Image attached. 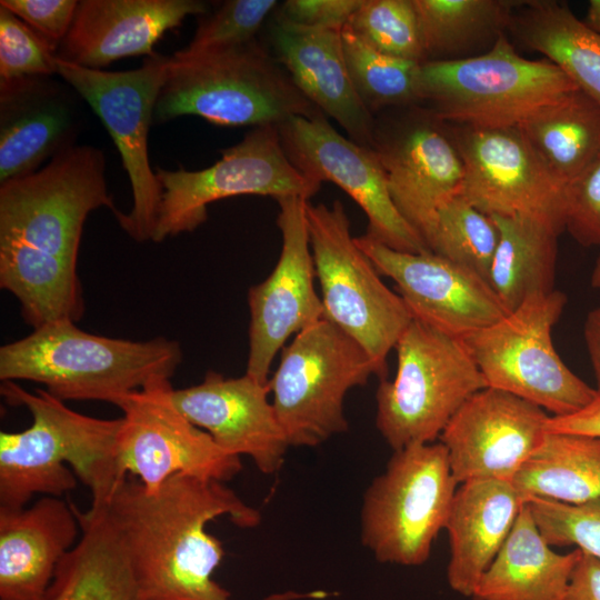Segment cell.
<instances>
[{
    "instance_id": "cell-37",
    "label": "cell",
    "mask_w": 600,
    "mask_h": 600,
    "mask_svg": "<svg viewBox=\"0 0 600 600\" xmlns=\"http://www.w3.org/2000/svg\"><path fill=\"white\" fill-rule=\"evenodd\" d=\"M276 0H228L214 12L203 14L187 47L176 51V59H191L248 44L263 26Z\"/></svg>"
},
{
    "instance_id": "cell-24",
    "label": "cell",
    "mask_w": 600,
    "mask_h": 600,
    "mask_svg": "<svg viewBox=\"0 0 600 600\" xmlns=\"http://www.w3.org/2000/svg\"><path fill=\"white\" fill-rule=\"evenodd\" d=\"M271 41L274 59L299 91L323 114L334 119L349 139L372 149L376 117L353 87L341 31L299 26L277 14Z\"/></svg>"
},
{
    "instance_id": "cell-5",
    "label": "cell",
    "mask_w": 600,
    "mask_h": 600,
    "mask_svg": "<svg viewBox=\"0 0 600 600\" xmlns=\"http://www.w3.org/2000/svg\"><path fill=\"white\" fill-rule=\"evenodd\" d=\"M319 112L256 39L191 59L171 56L153 123L190 114L217 126L254 128Z\"/></svg>"
},
{
    "instance_id": "cell-4",
    "label": "cell",
    "mask_w": 600,
    "mask_h": 600,
    "mask_svg": "<svg viewBox=\"0 0 600 600\" xmlns=\"http://www.w3.org/2000/svg\"><path fill=\"white\" fill-rule=\"evenodd\" d=\"M177 341L110 338L60 320L0 348V380L33 381L62 401L121 397L158 379H171L182 362Z\"/></svg>"
},
{
    "instance_id": "cell-23",
    "label": "cell",
    "mask_w": 600,
    "mask_h": 600,
    "mask_svg": "<svg viewBox=\"0 0 600 600\" xmlns=\"http://www.w3.org/2000/svg\"><path fill=\"white\" fill-rule=\"evenodd\" d=\"M207 12L199 0H81L57 57L94 70L123 58L151 57L163 33L188 16Z\"/></svg>"
},
{
    "instance_id": "cell-40",
    "label": "cell",
    "mask_w": 600,
    "mask_h": 600,
    "mask_svg": "<svg viewBox=\"0 0 600 600\" xmlns=\"http://www.w3.org/2000/svg\"><path fill=\"white\" fill-rule=\"evenodd\" d=\"M563 220L579 243L600 247V154L566 184Z\"/></svg>"
},
{
    "instance_id": "cell-8",
    "label": "cell",
    "mask_w": 600,
    "mask_h": 600,
    "mask_svg": "<svg viewBox=\"0 0 600 600\" xmlns=\"http://www.w3.org/2000/svg\"><path fill=\"white\" fill-rule=\"evenodd\" d=\"M307 222L324 318L357 341L377 377L387 379L388 356L412 314L357 244L341 201L330 206L308 201Z\"/></svg>"
},
{
    "instance_id": "cell-44",
    "label": "cell",
    "mask_w": 600,
    "mask_h": 600,
    "mask_svg": "<svg viewBox=\"0 0 600 600\" xmlns=\"http://www.w3.org/2000/svg\"><path fill=\"white\" fill-rule=\"evenodd\" d=\"M547 429L548 432L600 437V400L576 413L550 417Z\"/></svg>"
},
{
    "instance_id": "cell-46",
    "label": "cell",
    "mask_w": 600,
    "mask_h": 600,
    "mask_svg": "<svg viewBox=\"0 0 600 600\" xmlns=\"http://www.w3.org/2000/svg\"><path fill=\"white\" fill-rule=\"evenodd\" d=\"M582 21L589 29L600 34V0L589 1L587 14Z\"/></svg>"
},
{
    "instance_id": "cell-47",
    "label": "cell",
    "mask_w": 600,
    "mask_h": 600,
    "mask_svg": "<svg viewBox=\"0 0 600 600\" xmlns=\"http://www.w3.org/2000/svg\"><path fill=\"white\" fill-rule=\"evenodd\" d=\"M592 287L600 289V254L597 259L592 276H591Z\"/></svg>"
},
{
    "instance_id": "cell-3",
    "label": "cell",
    "mask_w": 600,
    "mask_h": 600,
    "mask_svg": "<svg viewBox=\"0 0 600 600\" xmlns=\"http://www.w3.org/2000/svg\"><path fill=\"white\" fill-rule=\"evenodd\" d=\"M0 392L32 418L22 431L0 432V508L27 507L37 494L61 498L78 479L92 503H106L127 478L117 459L121 418L82 414L46 389L30 392L14 381H2Z\"/></svg>"
},
{
    "instance_id": "cell-14",
    "label": "cell",
    "mask_w": 600,
    "mask_h": 600,
    "mask_svg": "<svg viewBox=\"0 0 600 600\" xmlns=\"http://www.w3.org/2000/svg\"><path fill=\"white\" fill-rule=\"evenodd\" d=\"M169 379H158L121 397L117 459L123 476L150 492L184 474L226 483L242 469L240 457L221 449L211 436L178 409Z\"/></svg>"
},
{
    "instance_id": "cell-20",
    "label": "cell",
    "mask_w": 600,
    "mask_h": 600,
    "mask_svg": "<svg viewBox=\"0 0 600 600\" xmlns=\"http://www.w3.org/2000/svg\"><path fill=\"white\" fill-rule=\"evenodd\" d=\"M356 242L393 280L416 320L462 339L508 314L489 282L466 267L431 251H397L366 234Z\"/></svg>"
},
{
    "instance_id": "cell-12",
    "label": "cell",
    "mask_w": 600,
    "mask_h": 600,
    "mask_svg": "<svg viewBox=\"0 0 600 600\" xmlns=\"http://www.w3.org/2000/svg\"><path fill=\"white\" fill-rule=\"evenodd\" d=\"M170 57H146L139 68L106 71L79 67L57 57L58 76L101 119L113 140L131 184L133 206L116 219L136 241L152 240L161 202V186L152 170L148 137Z\"/></svg>"
},
{
    "instance_id": "cell-15",
    "label": "cell",
    "mask_w": 600,
    "mask_h": 600,
    "mask_svg": "<svg viewBox=\"0 0 600 600\" xmlns=\"http://www.w3.org/2000/svg\"><path fill=\"white\" fill-rule=\"evenodd\" d=\"M277 127L282 149L298 170L320 184H337L363 210L367 237L401 252L430 251L397 209L373 149L340 134L322 112L296 116Z\"/></svg>"
},
{
    "instance_id": "cell-38",
    "label": "cell",
    "mask_w": 600,
    "mask_h": 600,
    "mask_svg": "<svg viewBox=\"0 0 600 600\" xmlns=\"http://www.w3.org/2000/svg\"><path fill=\"white\" fill-rule=\"evenodd\" d=\"M527 504L550 546H576L600 559V498L577 504L530 498Z\"/></svg>"
},
{
    "instance_id": "cell-2",
    "label": "cell",
    "mask_w": 600,
    "mask_h": 600,
    "mask_svg": "<svg viewBox=\"0 0 600 600\" xmlns=\"http://www.w3.org/2000/svg\"><path fill=\"white\" fill-rule=\"evenodd\" d=\"M106 159L93 146H72L38 171L0 184V273L48 294L81 288L78 253L87 217L101 207L114 217Z\"/></svg>"
},
{
    "instance_id": "cell-25",
    "label": "cell",
    "mask_w": 600,
    "mask_h": 600,
    "mask_svg": "<svg viewBox=\"0 0 600 600\" xmlns=\"http://www.w3.org/2000/svg\"><path fill=\"white\" fill-rule=\"evenodd\" d=\"M81 534L73 503L40 497L0 508V600H46L57 569Z\"/></svg>"
},
{
    "instance_id": "cell-19",
    "label": "cell",
    "mask_w": 600,
    "mask_h": 600,
    "mask_svg": "<svg viewBox=\"0 0 600 600\" xmlns=\"http://www.w3.org/2000/svg\"><path fill=\"white\" fill-rule=\"evenodd\" d=\"M550 417L499 389L487 387L472 394L439 437L457 482L512 481L542 444Z\"/></svg>"
},
{
    "instance_id": "cell-34",
    "label": "cell",
    "mask_w": 600,
    "mask_h": 600,
    "mask_svg": "<svg viewBox=\"0 0 600 600\" xmlns=\"http://www.w3.org/2000/svg\"><path fill=\"white\" fill-rule=\"evenodd\" d=\"M341 40L353 87L374 117L386 109L421 103L420 62L373 49L348 26L341 30Z\"/></svg>"
},
{
    "instance_id": "cell-35",
    "label": "cell",
    "mask_w": 600,
    "mask_h": 600,
    "mask_svg": "<svg viewBox=\"0 0 600 600\" xmlns=\"http://www.w3.org/2000/svg\"><path fill=\"white\" fill-rule=\"evenodd\" d=\"M498 242L493 219L458 194L439 209L429 249L488 281Z\"/></svg>"
},
{
    "instance_id": "cell-13",
    "label": "cell",
    "mask_w": 600,
    "mask_h": 600,
    "mask_svg": "<svg viewBox=\"0 0 600 600\" xmlns=\"http://www.w3.org/2000/svg\"><path fill=\"white\" fill-rule=\"evenodd\" d=\"M220 152V160L202 170L157 168L162 192L152 241L196 230L207 220L208 206L226 198L254 194L309 200L320 190V183L288 159L277 126L254 127Z\"/></svg>"
},
{
    "instance_id": "cell-9",
    "label": "cell",
    "mask_w": 600,
    "mask_h": 600,
    "mask_svg": "<svg viewBox=\"0 0 600 600\" xmlns=\"http://www.w3.org/2000/svg\"><path fill=\"white\" fill-rule=\"evenodd\" d=\"M458 487L440 441L393 451L363 493L362 546L381 563L423 564L446 528Z\"/></svg>"
},
{
    "instance_id": "cell-26",
    "label": "cell",
    "mask_w": 600,
    "mask_h": 600,
    "mask_svg": "<svg viewBox=\"0 0 600 600\" xmlns=\"http://www.w3.org/2000/svg\"><path fill=\"white\" fill-rule=\"evenodd\" d=\"M526 501L512 481L459 484L444 528L450 544L447 580L453 591L471 598Z\"/></svg>"
},
{
    "instance_id": "cell-43",
    "label": "cell",
    "mask_w": 600,
    "mask_h": 600,
    "mask_svg": "<svg viewBox=\"0 0 600 600\" xmlns=\"http://www.w3.org/2000/svg\"><path fill=\"white\" fill-rule=\"evenodd\" d=\"M562 600H600V559L581 551Z\"/></svg>"
},
{
    "instance_id": "cell-30",
    "label": "cell",
    "mask_w": 600,
    "mask_h": 600,
    "mask_svg": "<svg viewBox=\"0 0 600 600\" xmlns=\"http://www.w3.org/2000/svg\"><path fill=\"white\" fill-rule=\"evenodd\" d=\"M517 38L557 66L600 104V34L566 6L552 0L524 1L510 24Z\"/></svg>"
},
{
    "instance_id": "cell-39",
    "label": "cell",
    "mask_w": 600,
    "mask_h": 600,
    "mask_svg": "<svg viewBox=\"0 0 600 600\" xmlns=\"http://www.w3.org/2000/svg\"><path fill=\"white\" fill-rule=\"evenodd\" d=\"M57 73V52L51 46L0 6V81Z\"/></svg>"
},
{
    "instance_id": "cell-1",
    "label": "cell",
    "mask_w": 600,
    "mask_h": 600,
    "mask_svg": "<svg viewBox=\"0 0 600 600\" xmlns=\"http://www.w3.org/2000/svg\"><path fill=\"white\" fill-rule=\"evenodd\" d=\"M104 504L129 554L141 600H232L213 579L224 550L207 526L228 517L237 527L254 528L261 514L226 483L176 474L150 492L127 477ZM326 597L321 590H287L262 600Z\"/></svg>"
},
{
    "instance_id": "cell-45",
    "label": "cell",
    "mask_w": 600,
    "mask_h": 600,
    "mask_svg": "<svg viewBox=\"0 0 600 600\" xmlns=\"http://www.w3.org/2000/svg\"><path fill=\"white\" fill-rule=\"evenodd\" d=\"M584 340L596 377V391L600 400V307L591 310L584 322Z\"/></svg>"
},
{
    "instance_id": "cell-17",
    "label": "cell",
    "mask_w": 600,
    "mask_h": 600,
    "mask_svg": "<svg viewBox=\"0 0 600 600\" xmlns=\"http://www.w3.org/2000/svg\"><path fill=\"white\" fill-rule=\"evenodd\" d=\"M418 106L399 119L376 118L372 149L397 209L429 247L438 211L460 194L464 169L442 121Z\"/></svg>"
},
{
    "instance_id": "cell-41",
    "label": "cell",
    "mask_w": 600,
    "mask_h": 600,
    "mask_svg": "<svg viewBox=\"0 0 600 600\" xmlns=\"http://www.w3.org/2000/svg\"><path fill=\"white\" fill-rule=\"evenodd\" d=\"M77 0H1L57 52L66 38L78 7Z\"/></svg>"
},
{
    "instance_id": "cell-18",
    "label": "cell",
    "mask_w": 600,
    "mask_h": 600,
    "mask_svg": "<svg viewBox=\"0 0 600 600\" xmlns=\"http://www.w3.org/2000/svg\"><path fill=\"white\" fill-rule=\"evenodd\" d=\"M290 197L277 200L281 251L271 273L248 292L249 354L246 373L268 382L277 353L291 336L324 317L314 287L316 270L310 246L307 202Z\"/></svg>"
},
{
    "instance_id": "cell-27",
    "label": "cell",
    "mask_w": 600,
    "mask_h": 600,
    "mask_svg": "<svg viewBox=\"0 0 600 600\" xmlns=\"http://www.w3.org/2000/svg\"><path fill=\"white\" fill-rule=\"evenodd\" d=\"M81 534L59 564L46 600H141L132 564L106 504L80 510Z\"/></svg>"
},
{
    "instance_id": "cell-16",
    "label": "cell",
    "mask_w": 600,
    "mask_h": 600,
    "mask_svg": "<svg viewBox=\"0 0 600 600\" xmlns=\"http://www.w3.org/2000/svg\"><path fill=\"white\" fill-rule=\"evenodd\" d=\"M458 129L452 140L464 169L463 198L490 217L530 214L564 229V186L518 127Z\"/></svg>"
},
{
    "instance_id": "cell-6",
    "label": "cell",
    "mask_w": 600,
    "mask_h": 600,
    "mask_svg": "<svg viewBox=\"0 0 600 600\" xmlns=\"http://www.w3.org/2000/svg\"><path fill=\"white\" fill-rule=\"evenodd\" d=\"M547 59L520 56L502 33L484 53L421 63L420 98L442 122L518 127L538 109L577 90Z\"/></svg>"
},
{
    "instance_id": "cell-29",
    "label": "cell",
    "mask_w": 600,
    "mask_h": 600,
    "mask_svg": "<svg viewBox=\"0 0 600 600\" xmlns=\"http://www.w3.org/2000/svg\"><path fill=\"white\" fill-rule=\"evenodd\" d=\"M499 229L488 282L509 312L553 290L557 238L552 222L530 214L491 216Z\"/></svg>"
},
{
    "instance_id": "cell-31",
    "label": "cell",
    "mask_w": 600,
    "mask_h": 600,
    "mask_svg": "<svg viewBox=\"0 0 600 600\" xmlns=\"http://www.w3.org/2000/svg\"><path fill=\"white\" fill-rule=\"evenodd\" d=\"M518 128L564 187L600 154V104L579 89L538 109Z\"/></svg>"
},
{
    "instance_id": "cell-11",
    "label": "cell",
    "mask_w": 600,
    "mask_h": 600,
    "mask_svg": "<svg viewBox=\"0 0 600 600\" xmlns=\"http://www.w3.org/2000/svg\"><path fill=\"white\" fill-rule=\"evenodd\" d=\"M371 376L376 368L363 348L324 317L297 333L269 379L290 447L312 448L344 433L347 393Z\"/></svg>"
},
{
    "instance_id": "cell-32",
    "label": "cell",
    "mask_w": 600,
    "mask_h": 600,
    "mask_svg": "<svg viewBox=\"0 0 600 600\" xmlns=\"http://www.w3.org/2000/svg\"><path fill=\"white\" fill-rule=\"evenodd\" d=\"M526 498L583 503L600 498V437L548 432L512 479Z\"/></svg>"
},
{
    "instance_id": "cell-21",
    "label": "cell",
    "mask_w": 600,
    "mask_h": 600,
    "mask_svg": "<svg viewBox=\"0 0 600 600\" xmlns=\"http://www.w3.org/2000/svg\"><path fill=\"white\" fill-rule=\"evenodd\" d=\"M269 381L209 370L194 386L173 389L178 409L226 452L247 456L264 474L277 473L290 447L269 400Z\"/></svg>"
},
{
    "instance_id": "cell-10",
    "label": "cell",
    "mask_w": 600,
    "mask_h": 600,
    "mask_svg": "<svg viewBox=\"0 0 600 600\" xmlns=\"http://www.w3.org/2000/svg\"><path fill=\"white\" fill-rule=\"evenodd\" d=\"M567 297L561 291L528 298L496 323L462 338L487 387L522 398L551 417L576 413L598 399L554 349L552 328Z\"/></svg>"
},
{
    "instance_id": "cell-33",
    "label": "cell",
    "mask_w": 600,
    "mask_h": 600,
    "mask_svg": "<svg viewBox=\"0 0 600 600\" xmlns=\"http://www.w3.org/2000/svg\"><path fill=\"white\" fill-rule=\"evenodd\" d=\"M427 61L448 60L487 39H498L510 24L508 0H412Z\"/></svg>"
},
{
    "instance_id": "cell-42",
    "label": "cell",
    "mask_w": 600,
    "mask_h": 600,
    "mask_svg": "<svg viewBox=\"0 0 600 600\" xmlns=\"http://www.w3.org/2000/svg\"><path fill=\"white\" fill-rule=\"evenodd\" d=\"M363 0H288L278 16L292 23L341 31Z\"/></svg>"
},
{
    "instance_id": "cell-36",
    "label": "cell",
    "mask_w": 600,
    "mask_h": 600,
    "mask_svg": "<svg viewBox=\"0 0 600 600\" xmlns=\"http://www.w3.org/2000/svg\"><path fill=\"white\" fill-rule=\"evenodd\" d=\"M347 26L384 54L427 61L412 0H363Z\"/></svg>"
},
{
    "instance_id": "cell-7",
    "label": "cell",
    "mask_w": 600,
    "mask_h": 600,
    "mask_svg": "<svg viewBox=\"0 0 600 600\" xmlns=\"http://www.w3.org/2000/svg\"><path fill=\"white\" fill-rule=\"evenodd\" d=\"M397 372L380 380L376 427L393 450L439 439L486 380L461 338L413 319L394 347Z\"/></svg>"
},
{
    "instance_id": "cell-22",
    "label": "cell",
    "mask_w": 600,
    "mask_h": 600,
    "mask_svg": "<svg viewBox=\"0 0 600 600\" xmlns=\"http://www.w3.org/2000/svg\"><path fill=\"white\" fill-rule=\"evenodd\" d=\"M77 96L48 76L0 81V184L74 146L81 126Z\"/></svg>"
},
{
    "instance_id": "cell-28",
    "label": "cell",
    "mask_w": 600,
    "mask_h": 600,
    "mask_svg": "<svg viewBox=\"0 0 600 600\" xmlns=\"http://www.w3.org/2000/svg\"><path fill=\"white\" fill-rule=\"evenodd\" d=\"M551 547L526 501L472 600H562L581 550L559 553Z\"/></svg>"
}]
</instances>
